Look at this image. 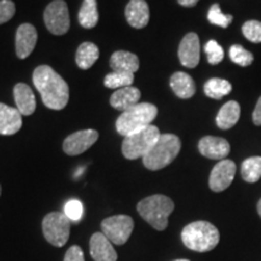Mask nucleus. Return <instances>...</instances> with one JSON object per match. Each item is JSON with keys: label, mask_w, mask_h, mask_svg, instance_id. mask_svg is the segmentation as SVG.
<instances>
[{"label": "nucleus", "mask_w": 261, "mask_h": 261, "mask_svg": "<svg viewBox=\"0 0 261 261\" xmlns=\"http://www.w3.org/2000/svg\"><path fill=\"white\" fill-rule=\"evenodd\" d=\"M63 261H85L84 252L79 246H73L67 250Z\"/></svg>", "instance_id": "34"}, {"label": "nucleus", "mask_w": 261, "mask_h": 261, "mask_svg": "<svg viewBox=\"0 0 261 261\" xmlns=\"http://www.w3.org/2000/svg\"><path fill=\"white\" fill-rule=\"evenodd\" d=\"M230 60L233 62L234 64L240 65V67H248L254 62V56L252 52L246 50L241 45H232L230 47Z\"/></svg>", "instance_id": "28"}, {"label": "nucleus", "mask_w": 261, "mask_h": 261, "mask_svg": "<svg viewBox=\"0 0 261 261\" xmlns=\"http://www.w3.org/2000/svg\"><path fill=\"white\" fill-rule=\"evenodd\" d=\"M156 116L158 108L154 104L138 103L119 116L116 120V130L119 135L127 137L151 125Z\"/></svg>", "instance_id": "5"}, {"label": "nucleus", "mask_w": 261, "mask_h": 261, "mask_svg": "<svg viewBox=\"0 0 261 261\" xmlns=\"http://www.w3.org/2000/svg\"><path fill=\"white\" fill-rule=\"evenodd\" d=\"M236 163L231 160H221L214 166L210 175V188L214 192H221L232 184L236 175Z\"/></svg>", "instance_id": "10"}, {"label": "nucleus", "mask_w": 261, "mask_h": 261, "mask_svg": "<svg viewBox=\"0 0 261 261\" xmlns=\"http://www.w3.org/2000/svg\"><path fill=\"white\" fill-rule=\"evenodd\" d=\"M140 93L139 89L135 86H127L122 87V89L116 90L115 92L110 97V106L114 109L120 110V112H126V110L130 109L132 107L137 106L139 103Z\"/></svg>", "instance_id": "17"}, {"label": "nucleus", "mask_w": 261, "mask_h": 261, "mask_svg": "<svg viewBox=\"0 0 261 261\" xmlns=\"http://www.w3.org/2000/svg\"><path fill=\"white\" fill-rule=\"evenodd\" d=\"M125 15L128 24L133 28L142 29L149 23L150 11L145 0H130L126 6Z\"/></svg>", "instance_id": "16"}, {"label": "nucleus", "mask_w": 261, "mask_h": 261, "mask_svg": "<svg viewBox=\"0 0 261 261\" xmlns=\"http://www.w3.org/2000/svg\"><path fill=\"white\" fill-rule=\"evenodd\" d=\"M205 55H207L208 63L212 65L219 64L224 60V48L220 46L219 42L215 40H210L204 46Z\"/></svg>", "instance_id": "31"}, {"label": "nucleus", "mask_w": 261, "mask_h": 261, "mask_svg": "<svg viewBox=\"0 0 261 261\" xmlns=\"http://www.w3.org/2000/svg\"><path fill=\"white\" fill-rule=\"evenodd\" d=\"M253 122L255 126H261V96L259 99H257L255 108H254Z\"/></svg>", "instance_id": "35"}, {"label": "nucleus", "mask_w": 261, "mask_h": 261, "mask_svg": "<svg viewBox=\"0 0 261 261\" xmlns=\"http://www.w3.org/2000/svg\"><path fill=\"white\" fill-rule=\"evenodd\" d=\"M242 33L244 38L254 44H260L261 42V22L250 19V21L244 22L242 25Z\"/></svg>", "instance_id": "30"}, {"label": "nucleus", "mask_w": 261, "mask_h": 261, "mask_svg": "<svg viewBox=\"0 0 261 261\" xmlns=\"http://www.w3.org/2000/svg\"><path fill=\"white\" fill-rule=\"evenodd\" d=\"M38 41V33L31 23L21 24L16 33V55L21 60L29 57Z\"/></svg>", "instance_id": "14"}, {"label": "nucleus", "mask_w": 261, "mask_h": 261, "mask_svg": "<svg viewBox=\"0 0 261 261\" xmlns=\"http://www.w3.org/2000/svg\"><path fill=\"white\" fill-rule=\"evenodd\" d=\"M90 254L94 261H116L117 253L103 232H96L90 240Z\"/></svg>", "instance_id": "15"}, {"label": "nucleus", "mask_w": 261, "mask_h": 261, "mask_svg": "<svg viewBox=\"0 0 261 261\" xmlns=\"http://www.w3.org/2000/svg\"><path fill=\"white\" fill-rule=\"evenodd\" d=\"M137 211L155 230L163 231L168 226V217L174 211V202L165 195H152L140 201Z\"/></svg>", "instance_id": "3"}, {"label": "nucleus", "mask_w": 261, "mask_h": 261, "mask_svg": "<svg viewBox=\"0 0 261 261\" xmlns=\"http://www.w3.org/2000/svg\"><path fill=\"white\" fill-rule=\"evenodd\" d=\"M198 150L201 155L211 160H225L230 154L231 146L225 138L214 136H205L198 142Z\"/></svg>", "instance_id": "13"}, {"label": "nucleus", "mask_w": 261, "mask_h": 261, "mask_svg": "<svg viewBox=\"0 0 261 261\" xmlns=\"http://www.w3.org/2000/svg\"><path fill=\"white\" fill-rule=\"evenodd\" d=\"M207 17L212 24L219 25L221 28H227L233 19L232 15H225L221 12L219 4L212 5L210 11H208Z\"/></svg>", "instance_id": "29"}, {"label": "nucleus", "mask_w": 261, "mask_h": 261, "mask_svg": "<svg viewBox=\"0 0 261 261\" xmlns=\"http://www.w3.org/2000/svg\"><path fill=\"white\" fill-rule=\"evenodd\" d=\"M174 261H190V260H187V259H179V260H174Z\"/></svg>", "instance_id": "38"}, {"label": "nucleus", "mask_w": 261, "mask_h": 261, "mask_svg": "<svg viewBox=\"0 0 261 261\" xmlns=\"http://www.w3.org/2000/svg\"><path fill=\"white\" fill-rule=\"evenodd\" d=\"M77 18H79V23L81 27L86 29L96 27L98 19H99L97 9V0H84Z\"/></svg>", "instance_id": "24"}, {"label": "nucleus", "mask_w": 261, "mask_h": 261, "mask_svg": "<svg viewBox=\"0 0 261 261\" xmlns=\"http://www.w3.org/2000/svg\"><path fill=\"white\" fill-rule=\"evenodd\" d=\"M181 240L185 247L198 253L213 250L220 241V233L213 224L208 221H194L182 228Z\"/></svg>", "instance_id": "2"}, {"label": "nucleus", "mask_w": 261, "mask_h": 261, "mask_svg": "<svg viewBox=\"0 0 261 261\" xmlns=\"http://www.w3.org/2000/svg\"><path fill=\"white\" fill-rule=\"evenodd\" d=\"M171 89L175 96L181 99H189L196 93L195 81L190 75L184 71H177L171 76Z\"/></svg>", "instance_id": "21"}, {"label": "nucleus", "mask_w": 261, "mask_h": 261, "mask_svg": "<svg viewBox=\"0 0 261 261\" xmlns=\"http://www.w3.org/2000/svg\"><path fill=\"white\" fill-rule=\"evenodd\" d=\"M100 227L110 242L116 246H122L132 234L135 221L128 215H114L104 219Z\"/></svg>", "instance_id": "8"}, {"label": "nucleus", "mask_w": 261, "mask_h": 261, "mask_svg": "<svg viewBox=\"0 0 261 261\" xmlns=\"http://www.w3.org/2000/svg\"><path fill=\"white\" fill-rule=\"evenodd\" d=\"M257 213H259L260 218H261V198H260V201L257 202Z\"/></svg>", "instance_id": "37"}, {"label": "nucleus", "mask_w": 261, "mask_h": 261, "mask_svg": "<svg viewBox=\"0 0 261 261\" xmlns=\"http://www.w3.org/2000/svg\"><path fill=\"white\" fill-rule=\"evenodd\" d=\"M98 132L96 129L77 130L68 136L63 142V150L67 155L76 156L89 150L97 142Z\"/></svg>", "instance_id": "11"}, {"label": "nucleus", "mask_w": 261, "mask_h": 261, "mask_svg": "<svg viewBox=\"0 0 261 261\" xmlns=\"http://www.w3.org/2000/svg\"><path fill=\"white\" fill-rule=\"evenodd\" d=\"M181 149L180 138L175 135H161L150 151L143 158L145 168L150 171H160L174 161Z\"/></svg>", "instance_id": "4"}, {"label": "nucleus", "mask_w": 261, "mask_h": 261, "mask_svg": "<svg viewBox=\"0 0 261 261\" xmlns=\"http://www.w3.org/2000/svg\"><path fill=\"white\" fill-rule=\"evenodd\" d=\"M16 6L11 0H0V24L6 23L15 16Z\"/></svg>", "instance_id": "33"}, {"label": "nucleus", "mask_w": 261, "mask_h": 261, "mask_svg": "<svg viewBox=\"0 0 261 261\" xmlns=\"http://www.w3.org/2000/svg\"><path fill=\"white\" fill-rule=\"evenodd\" d=\"M241 116V107L236 100H230V102L225 103L220 108L219 113H218L217 126L220 129H230L233 126H236Z\"/></svg>", "instance_id": "22"}, {"label": "nucleus", "mask_w": 261, "mask_h": 261, "mask_svg": "<svg viewBox=\"0 0 261 261\" xmlns=\"http://www.w3.org/2000/svg\"><path fill=\"white\" fill-rule=\"evenodd\" d=\"M200 38L196 33H188L180 41L178 48V57L181 65L187 68H196L201 57Z\"/></svg>", "instance_id": "12"}, {"label": "nucleus", "mask_w": 261, "mask_h": 261, "mask_svg": "<svg viewBox=\"0 0 261 261\" xmlns=\"http://www.w3.org/2000/svg\"><path fill=\"white\" fill-rule=\"evenodd\" d=\"M71 221L62 212H52L42 219L45 240L55 247H63L69 240Z\"/></svg>", "instance_id": "7"}, {"label": "nucleus", "mask_w": 261, "mask_h": 261, "mask_svg": "<svg viewBox=\"0 0 261 261\" xmlns=\"http://www.w3.org/2000/svg\"><path fill=\"white\" fill-rule=\"evenodd\" d=\"M110 67L117 73L135 74L139 69V60L132 52L116 51L110 58Z\"/></svg>", "instance_id": "20"}, {"label": "nucleus", "mask_w": 261, "mask_h": 261, "mask_svg": "<svg viewBox=\"0 0 261 261\" xmlns=\"http://www.w3.org/2000/svg\"><path fill=\"white\" fill-rule=\"evenodd\" d=\"M200 0H178V3L181 6H185V8H192L195 6Z\"/></svg>", "instance_id": "36"}, {"label": "nucleus", "mask_w": 261, "mask_h": 261, "mask_svg": "<svg viewBox=\"0 0 261 261\" xmlns=\"http://www.w3.org/2000/svg\"><path fill=\"white\" fill-rule=\"evenodd\" d=\"M98 58H99V48L97 47V45L93 42H83L77 47L75 61L80 69L86 70L96 63Z\"/></svg>", "instance_id": "23"}, {"label": "nucleus", "mask_w": 261, "mask_h": 261, "mask_svg": "<svg viewBox=\"0 0 261 261\" xmlns=\"http://www.w3.org/2000/svg\"><path fill=\"white\" fill-rule=\"evenodd\" d=\"M135 81V74L128 73H117V71H113V73L108 74L104 79V85L108 89H122V87L130 86Z\"/></svg>", "instance_id": "27"}, {"label": "nucleus", "mask_w": 261, "mask_h": 261, "mask_svg": "<svg viewBox=\"0 0 261 261\" xmlns=\"http://www.w3.org/2000/svg\"><path fill=\"white\" fill-rule=\"evenodd\" d=\"M22 127V114L15 108L0 103V135L12 136Z\"/></svg>", "instance_id": "18"}, {"label": "nucleus", "mask_w": 261, "mask_h": 261, "mask_svg": "<svg viewBox=\"0 0 261 261\" xmlns=\"http://www.w3.org/2000/svg\"><path fill=\"white\" fill-rule=\"evenodd\" d=\"M33 83L40 93L45 106L62 110L69 100V87L60 74L48 65H40L33 73Z\"/></svg>", "instance_id": "1"}, {"label": "nucleus", "mask_w": 261, "mask_h": 261, "mask_svg": "<svg viewBox=\"0 0 261 261\" xmlns=\"http://www.w3.org/2000/svg\"><path fill=\"white\" fill-rule=\"evenodd\" d=\"M241 174L244 181L256 182L261 178V158L253 156L244 160L241 167Z\"/></svg>", "instance_id": "26"}, {"label": "nucleus", "mask_w": 261, "mask_h": 261, "mask_svg": "<svg viewBox=\"0 0 261 261\" xmlns=\"http://www.w3.org/2000/svg\"><path fill=\"white\" fill-rule=\"evenodd\" d=\"M63 213L70 221L77 223L84 215V205L79 200H70L65 203Z\"/></svg>", "instance_id": "32"}, {"label": "nucleus", "mask_w": 261, "mask_h": 261, "mask_svg": "<svg viewBox=\"0 0 261 261\" xmlns=\"http://www.w3.org/2000/svg\"><path fill=\"white\" fill-rule=\"evenodd\" d=\"M204 94L213 99H221L232 91V85L220 77H212L204 84Z\"/></svg>", "instance_id": "25"}, {"label": "nucleus", "mask_w": 261, "mask_h": 261, "mask_svg": "<svg viewBox=\"0 0 261 261\" xmlns=\"http://www.w3.org/2000/svg\"><path fill=\"white\" fill-rule=\"evenodd\" d=\"M45 25L55 35H63L70 28L69 10L63 0H54L44 12Z\"/></svg>", "instance_id": "9"}, {"label": "nucleus", "mask_w": 261, "mask_h": 261, "mask_svg": "<svg viewBox=\"0 0 261 261\" xmlns=\"http://www.w3.org/2000/svg\"><path fill=\"white\" fill-rule=\"evenodd\" d=\"M14 97L17 110L22 115L29 116L35 112L37 108V100L31 87L27 84L19 83L14 89Z\"/></svg>", "instance_id": "19"}, {"label": "nucleus", "mask_w": 261, "mask_h": 261, "mask_svg": "<svg viewBox=\"0 0 261 261\" xmlns=\"http://www.w3.org/2000/svg\"><path fill=\"white\" fill-rule=\"evenodd\" d=\"M0 195H2V185H0Z\"/></svg>", "instance_id": "39"}, {"label": "nucleus", "mask_w": 261, "mask_h": 261, "mask_svg": "<svg viewBox=\"0 0 261 261\" xmlns=\"http://www.w3.org/2000/svg\"><path fill=\"white\" fill-rule=\"evenodd\" d=\"M161 132L158 127L150 125L125 137L122 142V154L127 160L143 159L154 146Z\"/></svg>", "instance_id": "6"}]
</instances>
